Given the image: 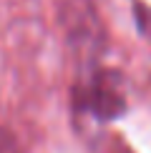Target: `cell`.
Segmentation results:
<instances>
[{
	"mask_svg": "<svg viewBox=\"0 0 151 153\" xmlns=\"http://www.w3.org/2000/svg\"><path fill=\"white\" fill-rule=\"evenodd\" d=\"M0 153H20V143H18L15 133L5 126H0Z\"/></svg>",
	"mask_w": 151,
	"mask_h": 153,
	"instance_id": "obj_2",
	"label": "cell"
},
{
	"mask_svg": "<svg viewBox=\"0 0 151 153\" xmlns=\"http://www.w3.org/2000/svg\"><path fill=\"white\" fill-rule=\"evenodd\" d=\"M136 25L141 28V33L151 40V8L149 5H136Z\"/></svg>",
	"mask_w": 151,
	"mask_h": 153,
	"instance_id": "obj_3",
	"label": "cell"
},
{
	"mask_svg": "<svg viewBox=\"0 0 151 153\" xmlns=\"http://www.w3.org/2000/svg\"><path fill=\"white\" fill-rule=\"evenodd\" d=\"M73 105L81 116L96 118L101 123L113 120L126 111L123 83L116 71L96 68L83 75L73 88Z\"/></svg>",
	"mask_w": 151,
	"mask_h": 153,
	"instance_id": "obj_1",
	"label": "cell"
}]
</instances>
